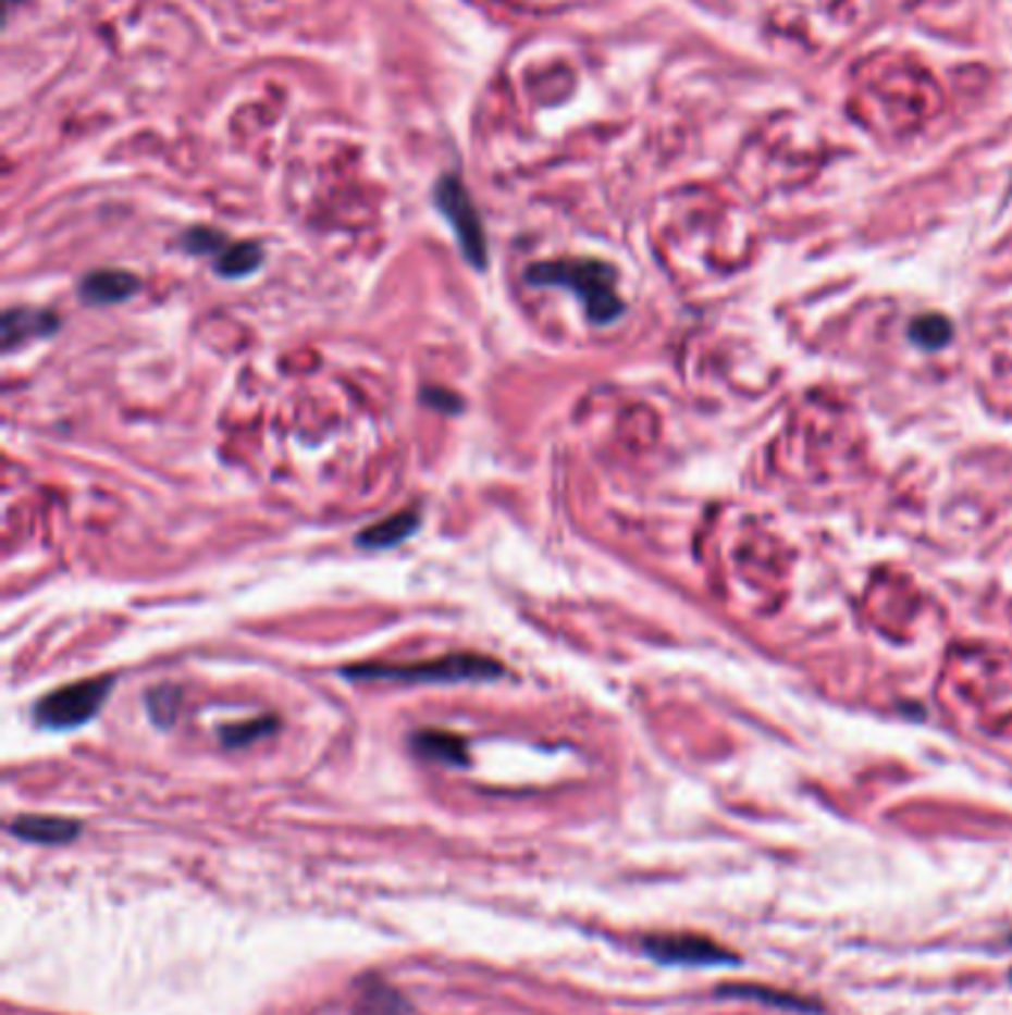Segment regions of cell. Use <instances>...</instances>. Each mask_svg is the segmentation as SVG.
Returning <instances> with one entry per match:
<instances>
[{"mask_svg":"<svg viewBox=\"0 0 1012 1015\" xmlns=\"http://www.w3.org/2000/svg\"><path fill=\"white\" fill-rule=\"evenodd\" d=\"M526 283L561 285L585 304L594 324H609L624 312V300L615 292V268L597 259H555L538 262L526 271Z\"/></svg>","mask_w":1012,"mask_h":1015,"instance_id":"cell-1","label":"cell"},{"mask_svg":"<svg viewBox=\"0 0 1012 1015\" xmlns=\"http://www.w3.org/2000/svg\"><path fill=\"white\" fill-rule=\"evenodd\" d=\"M350 680H395V683H488L505 677V666L481 654H448L422 663H362L342 668Z\"/></svg>","mask_w":1012,"mask_h":1015,"instance_id":"cell-2","label":"cell"},{"mask_svg":"<svg viewBox=\"0 0 1012 1015\" xmlns=\"http://www.w3.org/2000/svg\"><path fill=\"white\" fill-rule=\"evenodd\" d=\"M116 686V677H87V680H77L69 686H60L54 692H48L39 698V704L33 707V719L39 721L48 731H72L87 725L96 716L104 701H108L110 689Z\"/></svg>","mask_w":1012,"mask_h":1015,"instance_id":"cell-3","label":"cell"},{"mask_svg":"<svg viewBox=\"0 0 1012 1015\" xmlns=\"http://www.w3.org/2000/svg\"><path fill=\"white\" fill-rule=\"evenodd\" d=\"M434 199L436 208L443 211V218L452 223L457 244H460V252L467 256V262L472 264V268L484 271V268H488V235H484L479 211L472 206V199H469L464 182H460L457 175H443V178L436 182Z\"/></svg>","mask_w":1012,"mask_h":1015,"instance_id":"cell-4","label":"cell"},{"mask_svg":"<svg viewBox=\"0 0 1012 1015\" xmlns=\"http://www.w3.org/2000/svg\"><path fill=\"white\" fill-rule=\"evenodd\" d=\"M644 950L663 965H725V962H733V953H728L721 944L704 939V936H689V932L651 936V939H644Z\"/></svg>","mask_w":1012,"mask_h":1015,"instance_id":"cell-5","label":"cell"},{"mask_svg":"<svg viewBox=\"0 0 1012 1015\" xmlns=\"http://www.w3.org/2000/svg\"><path fill=\"white\" fill-rule=\"evenodd\" d=\"M137 288H140V280L134 273L104 268L81 280V300L89 306H113L137 295Z\"/></svg>","mask_w":1012,"mask_h":1015,"instance_id":"cell-6","label":"cell"},{"mask_svg":"<svg viewBox=\"0 0 1012 1015\" xmlns=\"http://www.w3.org/2000/svg\"><path fill=\"white\" fill-rule=\"evenodd\" d=\"M0 327H3V348L12 350L22 342L57 333L60 330V318L51 309H30V306L27 309H7Z\"/></svg>","mask_w":1012,"mask_h":1015,"instance_id":"cell-7","label":"cell"},{"mask_svg":"<svg viewBox=\"0 0 1012 1015\" xmlns=\"http://www.w3.org/2000/svg\"><path fill=\"white\" fill-rule=\"evenodd\" d=\"M10 831L15 838L27 843H42V846H60V843L75 841L81 834V822L69 817H45V814H27V817L12 819Z\"/></svg>","mask_w":1012,"mask_h":1015,"instance_id":"cell-8","label":"cell"},{"mask_svg":"<svg viewBox=\"0 0 1012 1015\" xmlns=\"http://www.w3.org/2000/svg\"><path fill=\"white\" fill-rule=\"evenodd\" d=\"M410 748H414L422 760L443 766H467V740L457 737L452 731H436V728H424L410 737Z\"/></svg>","mask_w":1012,"mask_h":1015,"instance_id":"cell-9","label":"cell"},{"mask_svg":"<svg viewBox=\"0 0 1012 1015\" xmlns=\"http://www.w3.org/2000/svg\"><path fill=\"white\" fill-rule=\"evenodd\" d=\"M422 523V513L419 511H398L381 520V523L369 525L362 535L357 537V544L362 549H386V546L402 544L404 537H410Z\"/></svg>","mask_w":1012,"mask_h":1015,"instance_id":"cell-10","label":"cell"},{"mask_svg":"<svg viewBox=\"0 0 1012 1015\" xmlns=\"http://www.w3.org/2000/svg\"><path fill=\"white\" fill-rule=\"evenodd\" d=\"M261 264V247L259 244H252V240H240V244H226L223 250L218 252V259H214V268H218L220 276H226V280H238V276H247Z\"/></svg>","mask_w":1012,"mask_h":1015,"instance_id":"cell-11","label":"cell"},{"mask_svg":"<svg viewBox=\"0 0 1012 1015\" xmlns=\"http://www.w3.org/2000/svg\"><path fill=\"white\" fill-rule=\"evenodd\" d=\"M721 994H728V998H749V1001L781 1006V1010H802V1013H816V1010H819L816 1004L802 1001V998H795V994L775 992V989H763V986H728V989H721Z\"/></svg>","mask_w":1012,"mask_h":1015,"instance_id":"cell-12","label":"cell"},{"mask_svg":"<svg viewBox=\"0 0 1012 1015\" xmlns=\"http://www.w3.org/2000/svg\"><path fill=\"white\" fill-rule=\"evenodd\" d=\"M280 728L273 716H264V719H250V721H238V725H229V728H220V740L226 748H244V745L256 743L261 737H268Z\"/></svg>","mask_w":1012,"mask_h":1015,"instance_id":"cell-13","label":"cell"},{"mask_svg":"<svg viewBox=\"0 0 1012 1015\" xmlns=\"http://www.w3.org/2000/svg\"><path fill=\"white\" fill-rule=\"evenodd\" d=\"M146 710H149L158 728H170L178 710H182V692L175 686H155L146 695Z\"/></svg>","mask_w":1012,"mask_h":1015,"instance_id":"cell-14","label":"cell"},{"mask_svg":"<svg viewBox=\"0 0 1012 1015\" xmlns=\"http://www.w3.org/2000/svg\"><path fill=\"white\" fill-rule=\"evenodd\" d=\"M395 1013H402V998H398V992H392L390 986H383V982H374V989H371V992H362L359 1006L354 1010V1015H395Z\"/></svg>","mask_w":1012,"mask_h":1015,"instance_id":"cell-15","label":"cell"},{"mask_svg":"<svg viewBox=\"0 0 1012 1015\" xmlns=\"http://www.w3.org/2000/svg\"><path fill=\"white\" fill-rule=\"evenodd\" d=\"M950 333H953V327H950V321L941 315H924L912 324V338L917 345H924V348L945 345L947 338H950Z\"/></svg>","mask_w":1012,"mask_h":1015,"instance_id":"cell-16","label":"cell"},{"mask_svg":"<svg viewBox=\"0 0 1012 1015\" xmlns=\"http://www.w3.org/2000/svg\"><path fill=\"white\" fill-rule=\"evenodd\" d=\"M185 244H187V250H190V252H220L223 247H226V240H223V235H220V232L202 230V226H199V230L187 232Z\"/></svg>","mask_w":1012,"mask_h":1015,"instance_id":"cell-17","label":"cell"},{"mask_svg":"<svg viewBox=\"0 0 1012 1015\" xmlns=\"http://www.w3.org/2000/svg\"><path fill=\"white\" fill-rule=\"evenodd\" d=\"M422 401L424 405L436 407V410H443V413H455V410H460V405H464V401H460L452 389H440V386L424 389Z\"/></svg>","mask_w":1012,"mask_h":1015,"instance_id":"cell-18","label":"cell"},{"mask_svg":"<svg viewBox=\"0 0 1012 1015\" xmlns=\"http://www.w3.org/2000/svg\"><path fill=\"white\" fill-rule=\"evenodd\" d=\"M12 3H15V0H12Z\"/></svg>","mask_w":1012,"mask_h":1015,"instance_id":"cell-19","label":"cell"}]
</instances>
